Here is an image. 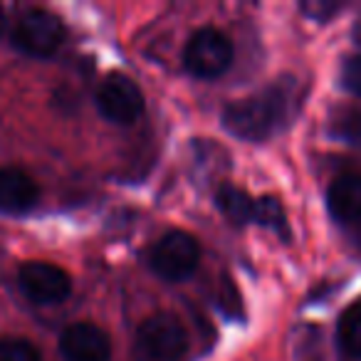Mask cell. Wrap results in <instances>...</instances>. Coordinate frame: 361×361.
Masks as SVG:
<instances>
[{"instance_id":"1","label":"cell","mask_w":361,"mask_h":361,"mask_svg":"<svg viewBox=\"0 0 361 361\" xmlns=\"http://www.w3.org/2000/svg\"><path fill=\"white\" fill-rule=\"evenodd\" d=\"M297 104H300L297 87L287 77V80L275 82V85L231 104L223 114V124L238 139L265 141L280 134L295 119Z\"/></svg>"},{"instance_id":"2","label":"cell","mask_w":361,"mask_h":361,"mask_svg":"<svg viewBox=\"0 0 361 361\" xmlns=\"http://www.w3.org/2000/svg\"><path fill=\"white\" fill-rule=\"evenodd\" d=\"M188 351V334L176 317L156 314L141 322L136 331L139 361H180Z\"/></svg>"},{"instance_id":"3","label":"cell","mask_w":361,"mask_h":361,"mask_svg":"<svg viewBox=\"0 0 361 361\" xmlns=\"http://www.w3.org/2000/svg\"><path fill=\"white\" fill-rule=\"evenodd\" d=\"M13 45L30 57H50L65 42V25L50 11L30 8L20 13L11 32Z\"/></svg>"},{"instance_id":"4","label":"cell","mask_w":361,"mask_h":361,"mask_svg":"<svg viewBox=\"0 0 361 361\" xmlns=\"http://www.w3.org/2000/svg\"><path fill=\"white\" fill-rule=\"evenodd\" d=\"M201 262V247L196 238L183 231H171L151 247L149 265L159 277L171 282H180L191 277Z\"/></svg>"},{"instance_id":"5","label":"cell","mask_w":361,"mask_h":361,"mask_svg":"<svg viewBox=\"0 0 361 361\" xmlns=\"http://www.w3.org/2000/svg\"><path fill=\"white\" fill-rule=\"evenodd\" d=\"M183 65L193 77L216 80L233 65V45L216 27H201L183 50Z\"/></svg>"},{"instance_id":"6","label":"cell","mask_w":361,"mask_h":361,"mask_svg":"<svg viewBox=\"0 0 361 361\" xmlns=\"http://www.w3.org/2000/svg\"><path fill=\"white\" fill-rule=\"evenodd\" d=\"M97 109L114 124H134L144 111V94L134 80L114 72L97 90Z\"/></svg>"},{"instance_id":"7","label":"cell","mask_w":361,"mask_h":361,"mask_svg":"<svg viewBox=\"0 0 361 361\" xmlns=\"http://www.w3.org/2000/svg\"><path fill=\"white\" fill-rule=\"evenodd\" d=\"M18 282L27 300L37 302V305H57V302L67 300L72 290L70 275L62 267L40 260L25 262L18 272Z\"/></svg>"},{"instance_id":"8","label":"cell","mask_w":361,"mask_h":361,"mask_svg":"<svg viewBox=\"0 0 361 361\" xmlns=\"http://www.w3.org/2000/svg\"><path fill=\"white\" fill-rule=\"evenodd\" d=\"M60 351L67 361H109L111 341L106 331L90 322H80L62 331Z\"/></svg>"},{"instance_id":"9","label":"cell","mask_w":361,"mask_h":361,"mask_svg":"<svg viewBox=\"0 0 361 361\" xmlns=\"http://www.w3.org/2000/svg\"><path fill=\"white\" fill-rule=\"evenodd\" d=\"M37 183L20 169H0V211L18 216L37 203Z\"/></svg>"},{"instance_id":"10","label":"cell","mask_w":361,"mask_h":361,"mask_svg":"<svg viewBox=\"0 0 361 361\" xmlns=\"http://www.w3.org/2000/svg\"><path fill=\"white\" fill-rule=\"evenodd\" d=\"M326 206L336 221H361V173L336 176L326 188Z\"/></svg>"},{"instance_id":"11","label":"cell","mask_w":361,"mask_h":361,"mask_svg":"<svg viewBox=\"0 0 361 361\" xmlns=\"http://www.w3.org/2000/svg\"><path fill=\"white\" fill-rule=\"evenodd\" d=\"M216 201H218V208L226 213L228 221L238 223H252V216H255V201L247 196L245 191L235 186H221L216 193Z\"/></svg>"},{"instance_id":"12","label":"cell","mask_w":361,"mask_h":361,"mask_svg":"<svg viewBox=\"0 0 361 361\" xmlns=\"http://www.w3.org/2000/svg\"><path fill=\"white\" fill-rule=\"evenodd\" d=\"M339 344L346 356L361 359V305H354L339 319Z\"/></svg>"},{"instance_id":"13","label":"cell","mask_w":361,"mask_h":361,"mask_svg":"<svg viewBox=\"0 0 361 361\" xmlns=\"http://www.w3.org/2000/svg\"><path fill=\"white\" fill-rule=\"evenodd\" d=\"M331 136L339 141H349V144H361V109L354 106H341L331 114L329 121Z\"/></svg>"},{"instance_id":"14","label":"cell","mask_w":361,"mask_h":361,"mask_svg":"<svg viewBox=\"0 0 361 361\" xmlns=\"http://www.w3.org/2000/svg\"><path fill=\"white\" fill-rule=\"evenodd\" d=\"M252 223L262 228H270L277 235L287 238L290 231H287V221H285V211H282L280 201L272 196H262L255 201V216H252Z\"/></svg>"},{"instance_id":"15","label":"cell","mask_w":361,"mask_h":361,"mask_svg":"<svg viewBox=\"0 0 361 361\" xmlns=\"http://www.w3.org/2000/svg\"><path fill=\"white\" fill-rule=\"evenodd\" d=\"M0 361H40V354L25 339H3L0 341Z\"/></svg>"},{"instance_id":"16","label":"cell","mask_w":361,"mask_h":361,"mask_svg":"<svg viewBox=\"0 0 361 361\" xmlns=\"http://www.w3.org/2000/svg\"><path fill=\"white\" fill-rule=\"evenodd\" d=\"M341 87L354 97H361V55L349 57L341 65Z\"/></svg>"},{"instance_id":"17","label":"cell","mask_w":361,"mask_h":361,"mask_svg":"<svg viewBox=\"0 0 361 361\" xmlns=\"http://www.w3.org/2000/svg\"><path fill=\"white\" fill-rule=\"evenodd\" d=\"M339 8L341 3H334V0H307V3H302V13L319 23H326L334 13H339Z\"/></svg>"},{"instance_id":"18","label":"cell","mask_w":361,"mask_h":361,"mask_svg":"<svg viewBox=\"0 0 361 361\" xmlns=\"http://www.w3.org/2000/svg\"><path fill=\"white\" fill-rule=\"evenodd\" d=\"M6 30V13H3V8H0V32Z\"/></svg>"}]
</instances>
